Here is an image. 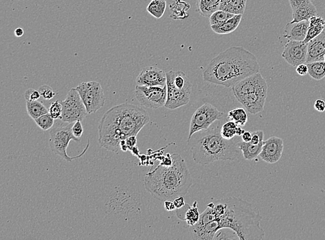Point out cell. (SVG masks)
<instances>
[{
	"label": "cell",
	"mask_w": 325,
	"mask_h": 240,
	"mask_svg": "<svg viewBox=\"0 0 325 240\" xmlns=\"http://www.w3.org/2000/svg\"><path fill=\"white\" fill-rule=\"evenodd\" d=\"M150 117L142 107L123 103L108 109L98 124V143L108 151L118 153L121 140L137 136Z\"/></svg>",
	"instance_id": "cell-1"
},
{
	"label": "cell",
	"mask_w": 325,
	"mask_h": 240,
	"mask_svg": "<svg viewBox=\"0 0 325 240\" xmlns=\"http://www.w3.org/2000/svg\"><path fill=\"white\" fill-rule=\"evenodd\" d=\"M257 57L242 47H231L211 60L203 73L210 84L232 87L239 81L259 72Z\"/></svg>",
	"instance_id": "cell-2"
},
{
	"label": "cell",
	"mask_w": 325,
	"mask_h": 240,
	"mask_svg": "<svg viewBox=\"0 0 325 240\" xmlns=\"http://www.w3.org/2000/svg\"><path fill=\"white\" fill-rule=\"evenodd\" d=\"M172 156V166L158 165L144 178L148 192L160 202L186 195L193 185L191 174L181 155L174 153Z\"/></svg>",
	"instance_id": "cell-3"
},
{
	"label": "cell",
	"mask_w": 325,
	"mask_h": 240,
	"mask_svg": "<svg viewBox=\"0 0 325 240\" xmlns=\"http://www.w3.org/2000/svg\"><path fill=\"white\" fill-rule=\"evenodd\" d=\"M226 210L221 216L215 218L219 230H232L241 240L265 239L261 227L262 218L257 209L249 202L236 197L223 198Z\"/></svg>",
	"instance_id": "cell-4"
},
{
	"label": "cell",
	"mask_w": 325,
	"mask_h": 240,
	"mask_svg": "<svg viewBox=\"0 0 325 240\" xmlns=\"http://www.w3.org/2000/svg\"><path fill=\"white\" fill-rule=\"evenodd\" d=\"M223 120L215 122L214 126L211 125L208 130L199 132L191 142L193 159L198 164L205 166L217 161H234L239 157L238 141L225 139L221 136Z\"/></svg>",
	"instance_id": "cell-5"
},
{
	"label": "cell",
	"mask_w": 325,
	"mask_h": 240,
	"mask_svg": "<svg viewBox=\"0 0 325 240\" xmlns=\"http://www.w3.org/2000/svg\"><path fill=\"white\" fill-rule=\"evenodd\" d=\"M167 99L165 107L173 110L189 103L192 85L187 75L181 71L167 72Z\"/></svg>",
	"instance_id": "cell-6"
},
{
	"label": "cell",
	"mask_w": 325,
	"mask_h": 240,
	"mask_svg": "<svg viewBox=\"0 0 325 240\" xmlns=\"http://www.w3.org/2000/svg\"><path fill=\"white\" fill-rule=\"evenodd\" d=\"M74 123V122H73ZM73 123L64 127H54L50 132L49 138V147L54 154L58 155L62 159H65L67 162H72L73 160L78 159L85 154L89 148L90 141L88 140V145L83 150V153L75 156H70L67 154V149L69 143L71 140H75L76 143H80V138H77L72 132Z\"/></svg>",
	"instance_id": "cell-7"
},
{
	"label": "cell",
	"mask_w": 325,
	"mask_h": 240,
	"mask_svg": "<svg viewBox=\"0 0 325 240\" xmlns=\"http://www.w3.org/2000/svg\"><path fill=\"white\" fill-rule=\"evenodd\" d=\"M226 113L218 110L210 103L203 104L192 116L187 142L195 134L208 130L215 122L226 119Z\"/></svg>",
	"instance_id": "cell-8"
},
{
	"label": "cell",
	"mask_w": 325,
	"mask_h": 240,
	"mask_svg": "<svg viewBox=\"0 0 325 240\" xmlns=\"http://www.w3.org/2000/svg\"><path fill=\"white\" fill-rule=\"evenodd\" d=\"M76 88L88 114L95 113L104 105L106 96L102 86L98 82H85L80 83Z\"/></svg>",
	"instance_id": "cell-9"
},
{
	"label": "cell",
	"mask_w": 325,
	"mask_h": 240,
	"mask_svg": "<svg viewBox=\"0 0 325 240\" xmlns=\"http://www.w3.org/2000/svg\"><path fill=\"white\" fill-rule=\"evenodd\" d=\"M60 103L62 107L61 120L63 122L73 123L77 120L82 121L88 114L76 88H72L67 93L65 100Z\"/></svg>",
	"instance_id": "cell-10"
},
{
	"label": "cell",
	"mask_w": 325,
	"mask_h": 240,
	"mask_svg": "<svg viewBox=\"0 0 325 240\" xmlns=\"http://www.w3.org/2000/svg\"><path fill=\"white\" fill-rule=\"evenodd\" d=\"M135 97L139 103L147 108L158 109L165 105L167 99V86H136Z\"/></svg>",
	"instance_id": "cell-11"
},
{
	"label": "cell",
	"mask_w": 325,
	"mask_h": 240,
	"mask_svg": "<svg viewBox=\"0 0 325 240\" xmlns=\"http://www.w3.org/2000/svg\"><path fill=\"white\" fill-rule=\"evenodd\" d=\"M307 52L308 43L303 41L289 40L285 45L282 56L289 65L297 67L306 63Z\"/></svg>",
	"instance_id": "cell-12"
},
{
	"label": "cell",
	"mask_w": 325,
	"mask_h": 240,
	"mask_svg": "<svg viewBox=\"0 0 325 240\" xmlns=\"http://www.w3.org/2000/svg\"><path fill=\"white\" fill-rule=\"evenodd\" d=\"M234 96L244 95L257 91H268V84L260 73L246 78L232 86Z\"/></svg>",
	"instance_id": "cell-13"
},
{
	"label": "cell",
	"mask_w": 325,
	"mask_h": 240,
	"mask_svg": "<svg viewBox=\"0 0 325 240\" xmlns=\"http://www.w3.org/2000/svg\"><path fill=\"white\" fill-rule=\"evenodd\" d=\"M137 86H167V73L156 67L149 66L142 70L136 78Z\"/></svg>",
	"instance_id": "cell-14"
},
{
	"label": "cell",
	"mask_w": 325,
	"mask_h": 240,
	"mask_svg": "<svg viewBox=\"0 0 325 240\" xmlns=\"http://www.w3.org/2000/svg\"><path fill=\"white\" fill-rule=\"evenodd\" d=\"M283 150L284 140L280 137H271L264 140L259 156L265 162L275 163L282 157Z\"/></svg>",
	"instance_id": "cell-15"
},
{
	"label": "cell",
	"mask_w": 325,
	"mask_h": 240,
	"mask_svg": "<svg viewBox=\"0 0 325 240\" xmlns=\"http://www.w3.org/2000/svg\"><path fill=\"white\" fill-rule=\"evenodd\" d=\"M267 94L268 91H257L235 98L249 113L257 114L264 110Z\"/></svg>",
	"instance_id": "cell-16"
},
{
	"label": "cell",
	"mask_w": 325,
	"mask_h": 240,
	"mask_svg": "<svg viewBox=\"0 0 325 240\" xmlns=\"http://www.w3.org/2000/svg\"><path fill=\"white\" fill-rule=\"evenodd\" d=\"M325 55V32L312 39L308 43L306 63L324 61Z\"/></svg>",
	"instance_id": "cell-17"
},
{
	"label": "cell",
	"mask_w": 325,
	"mask_h": 240,
	"mask_svg": "<svg viewBox=\"0 0 325 240\" xmlns=\"http://www.w3.org/2000/svg\"><path fill=\"white\" fill-rule=\"evenodd\" d=\"M309 20L300 22H289L286 25L284 31V37L288 40L304 41L307 34Z\"/></svg>",
	"instance_id": "cell-18"
},
{
	"label": "cell",
	"mask_w": 325,
	"mask_h": 240,
	"mask_svg": "<svg viewBox=\"0 0 325 240\" xmlns=\"http://www.w3.org/2000/svg\"><path fill=\"white\" fill-rule=\"evenodd\" d=\"M242 19V15H235L231 18L220 24L211 26V30L218 35H227L237 29Z\"/></svg>",
	"instance_id": "cell-19"
},
{
	"label": "cell",
	"mask_w": 325,
	"mask_h": 240,
	"mask_svg": "<svg viewBox=\"0 0 325 240\" xmlns=\"http://www.w3.org/2000/svg\"><path fill=\"white\" fill-rule=\"evenodd\" d=\"M170 8L172 11L170 17L174 20L185 19L190 16L188 11L191 9V6L184 0H173Z\"/></svg>",
	"instance_id": "cell-20"
},
{
	"label": "cell",
	"mask_w": 325,
	"mask_h": 240,
	"mask_svg": "<svg viewBox=\"0 0 325 240\" xmlns=\"http://www.w3.org/2000/svg\"><path fill=\"white\" fill-rule=\"evenodd\" d=\"M325 20L321 16H313L309 19V27H308L307 34L306 38L303 41L305 43H308L312 40L324 32Z\"/></svg>",
	"instance_id": "cell-21"
},
{
	"label": "cell",
	"mask_w": 325,
	"mask_h": 240,
	"mask_svg": "<svg viewBox=\"0 0 325 240\" xmlns=\"http://www.w3.org/2000/svg\"><path fill=\"white\" fill-rule=\"evenodd\" d=\"M264 141L261 142L259 144L254 145L251 143V142L238 141V146L239 149L242 152L244 157L246 160L251 161L256 159L259 156L262 148H263Z\"/></svg>",
	"instance_id": "cell-22"
},
{
	"label": "cell",
	"mask_w": 325,
	"mask_h": 240,
	"mask_svg": "<svg viewBox=\"0 0 325 240\" xmlns=\"http://www.w3.org/2000/svg\"><path fill=\"white\" fill-rule=\"evenodd\" d=\"M221 0H197L196 11L201 16L210 18L216 11L219 10Z\"/></svg>",
	"instance_id": "cell-23"
},
{
	"label": "cell",
	"mask_w": 325,
	"mask_h": 240,
	"mask_svg": "<svg viewBox=\"0 0 325 240\" xmlns=\"http://www.w3.org/2000/svg\"><path fill=\"white\" fill-rule=\"evenodd\" d=\"M292 11H293V20L290 22L291 23L309 20L313 16H318L316 6L313 3Z\"/></svg>",
	"instance_id": "cell-24"
},
{
	"label": "cell",
	"mask_w": 325,
	"mask_h": 240,
	"mask_svg": "<svg viewBox=\"0 0 325 240\" xmlns=\"http://www.w3.org/2000/svg\"><path fill=\"white\" fill-rule=\"evenodd\" d=\"M246 3L247 0H221L219 9L234 15H243Z\"/></svg>",
	"instance_id": "cell-25"
},
{
	"label": "cell",
	"mask_w": 325,
	"mask_h": 240,
	"mask_svg": "<svg viewBox=\"0 0 325 240\" xmlns=\"http://www.w3.org/2000/svg\"><path fill=\"white\" fill-rule=\"evenodd\" d=\"M27 114L31 119L36 120L44 114L49 113V109L38 101H28L26 102Z\"/></svg>",
	"instance_id": "cell-26"
},
{
	"label": "cell",
	"mask_w": 325,
	"mask_h": 240,
	"mask_svg": "<svg viewBox=\"0 0 325 240\" xmlns=\"http://www.w3.org/2000/svg\"><path fill=\"white\" fill-rule=\"evenodd\" d=\"M185 206H186V210H185L184 221L186 222L188 226H194L199 221L200 217H201V213L198 208V202L195 201L191 206L187 204Z\"/></svg>",
	"instance_id": "cell-27"
},
{
	"label": "cell",
	"mask_w": 325,
	"mask_h": 240,
	"mask_svg": "<svg viewBox=\"0 0 325 240\" xmlns=\"http://www.w3.org/2000/svg\"><path fill=\"white\" fill-rule=\"evenodd\" d=\"M308 75L316 81H321L325 77V62L317 61L307 63Z\"/></svg>",
	"instance_id": "cell-28"
},
{
	"label": "cell",
	"mask_w": 325,
	"mask_h": 240,
	"mask_svg": "<svg viewBox=\"0 0 325 240\" xmlns=\"http://www.w3.org/2000/svg\"><path fill=\"white\" fill-rule=\"evenodd\" d=\"M166 8H167L166 1L152 0L148 5L147 10L148 12L156 19H160L165 14Z\"/></svg>",
	"instance_id": "cell-29"
},
{
	"label": "cell",
	"mask_w": 325,
	"mask_h": 240,
	"mask_svg": "<svg viewBox=\"0 0 325 240\" xmlns=\"http://www.w3.org/2000/svg\"><path fill=\"white\" fill-rule=\"evenodd\" d=\"M228 117L241 127L245 126L248 122V114L245 109L241 107L229 111L228 113Z\"/></svg>",
	"instance_id": "cell-30"
},
{
	"label": "cell",
	"mask_w": 325,
	"mask_h": 240,
	"mask_svg": "<svg viewBox=\"0 0 325 240\" xmlns=\"http://www.w3.org/2000/svg\"><path fill=\"white\" fill-rule=\"evenodd\" d=\"M238 125L232 120H228L227 122H223L221 128V136L225 139L231 140L236 136V130Z\"/></svg>",
	"instance_id": "cell-31"
},
{
	"label": "cell",
	"mask_w": 325,
	"mask_h": 240,
	"mask_svg": "<svg viewBox=\"0 0 325 240\" xmlns=\"http://www.w3.org/2000/svg\"><path fill=\"white\" fill-rule=\"evenodd\" d=\"M234 14L228 13L227 11H223V10H218L216 12L211 15L210 17V25H214V24H220L231 18Z\"/></svg>",
	"instance_id": "cell-32"
},
{
	"label": "cell",
	"mask_w": 325,
	"mask_h": 240,
	"mask_svg": "<svg viewBox=\"0 0 325 240\" xmlns=\"http://www.w3.org/2000/svg\"><path fill=\"white\" fill-rule=\"evenodd\" d=\"M54 120L55 119L48 113L41 116V117H38V118L34 120H35L38 126L42 129V130H44V131H47V130H50L53 127Z\"/></svg>",
	"instance_id": "cell-33"
},
{
	"label": "cell",
	"mask_w": 325,
	"mask_h": 240,
	"mask_svg": "<svg viewBox=\"0 0 325 240\" xmlns=\"http://www.w3.org/2000/svg\"><path fill=\"white\" fill-rule=\"evenodd\" d=\"M49 113L54 119H61L62 114L61 103L58 101L52 103L49 108Z\"/></svg>",
	"instance_id": "cell-34"
},
{
	"label": "cell",
	"mask_w": 325,
	"mask_h": 240,
	"mask_svg": "<svg viewBox=\"0 0 325 240\" xmlns=\"http://www.w3.org/2000/svg\"><path fill=\"white\" fill-rule=\"evenodd\" d=\"M39 91H40L41 96L45 100H51L53 99L56 94L53 89L47 85L41 86Z\"/></svg>",
	"instance_id": "cell-35"
},
{
	"label": "cell",
	"mask_w": 325,
	"mask_h": 240,
	"mask_svg": "<svg viewBox=\"0 0 325 240\" xmlns=\"http://www.w3.org/2000/svg\"><path fill=\"white\" fill-rule=\"evenodd\" d=\"M40 93L39 90L34 89H29L24 93V98L26 101H36L38 100L40 98Z\"/></svg>",
	"instance_id": "cell-36"
},
{
	"label": "cell",
	"mask_w": 325,
	"mask_h": 240,
	"mask_svg": "<svg viewBox=\"0 0 325 240\" xmlns=\"http://www.w3.org/2000/svg\"><path fill=\"white\" fill-rule=\"evenodd\" d=\"M72 132L77 138H80L82 137L83 133V127L80 120H77L74 122L72 127Z\"/></svg>",
	"instance_id": "cell-37"
},
{
	"label": "cell",
	"mask_w": 325,
	"mask_h": 240,
	"mask_svg": "<svg viewBox=\"0 0 325 240\" xmlns=\"http://www.w3.org/2000/svg\"><path fill=\"white\" fill-rule=\"evenodd\" d=\"M311 3H312L311 0H289L290 6L292 10L303 7Z\"/></svg>",
	"instance_id": "cell-38"
},
{
	"label": "cell",
	"mask_w": 325,
	"mask_h": 240,
	"mask_svg": "<svg viewBox=\"0 0 325 240\" xmlns=\"http://www.w3.org/2000/svg\"><path fill=\"white\" fill-rule=\"evenodd\" d=\"M264 137V133L262 130H257L252 132V139H251V143L254 145L259 144L261 142L263 141Z\"/></svg>",
	"instance_id": "cell-39"
},
{
	"label": "cell",
	"mask_w": 325,
	"mask_h": 240,
	"mask_svg": "<svg viewBox=\"0 0 325 240\" xmlns=\"http://www.w3.org/2000/svg\"><path fill=\"white\" fill-rule=\"evenodd\" d=\"M296 72L300 76H306L308 73V65H305V63L300 64L296 67Z\"/></svg>",
	"instance_id": "cell-40"
},
{
	"label": "cell",
	"mask_w": 325,
	"mask_h": 240,
	"mask_svg": "<svg viewBox=\"0 0 325 240\" xmlns=\"http://www.w3.org/2000/svg\"><path fill=\"white\" fill-rule=\"evenodd\" d=\"M314 109L319 112H323L325 111V101L323 99H318L314 103Z\"/></svg>",
	"instance_id": "cell-41"
},
{
	"label": "cell",
	"mask_w": 325,
	"mask_h": 240,
	"mask_svg": "<svg viewBox=\"0 0 325 240\" xmlns=\"http://www.w3.org/2000/svg\"><path fill=\"white\" fill-rule=\"evenodd\" d=\"M173 202L176 209L181 208L182 207H183L186 204L184 196H180V197H176V198L174 199Z\"/></svg>",
	"instance_id": "cell-42"
},
{
	"label": "cell",
	"mask_w": 325,
	"mask_h": 240,
	"mask_svg": "<svg viewBox=\"0 0 325 240\" xmlns=\"http://www.w3.org/2000/svg\"><path fill=\"white\" fill-rule=\"evenodd\" d=\"M126 141L128 148H129V150H130L131 148H134V146H136V145H137V136H131L128 137L127 138H126Z\"/></svg>",
	"instance_id": "cell-43"
},
{
	"label": "cell",
	"mask_w": 325,
	"mask_h": 240,
	"mask_svg": "<svg viewBox=\"0 0 325 240\" xmlns=\"http://www.w3.org/2000/svg\"><path fill=\"white\" fill-rule=\"evenodd\" d=\"M165 202V208L167 211H173L175 210L176 208H175V205L173 201L172 200H167Z\"/></svg>",
	"instance_id": "cell-44"
},
{
	"label": "cell",
	"mask_w": 325,
	"mask_h": 240,
	"mask_svg": "<svg viewBox=\"0 0 325 240\" xmlns=\"http://www.w3.org/2000/svg\"><path fill=\"white\" fill-rule=\"evenodd\" d=\"M241 138H242L243 141L244 142L251 141V139H252V133L249 131H245L244 132V133L241 135Z\"/></svg>",
	"instance_id": "cell-45"
},
{
	"label": "cell",
	"mask_w": 325,
	"mask_h": 240,
	"mask_svg": "<svg viewBox=\"0 0 325 240\" xmlns=\"http://www.w3.org/2000/svg\"><path fill=\"white\" fill-rule=\"evenodd\" d=\"M15 35L16 37H22L24 35V30L22 28L18 27L15 30Z\"/></svg>",
	"instance_id": "cell-46"
},
{
	"label": "cell",
	"mask_w": 325,
	"mask_h": 240,
	"mask_svg": "<svg viewBox=\"0 0 325 240\" xmlns=\"http://www.w3.org/2000/svg\"><path fill=\"white\" fill-rule=\"evenodd\" d=\"M120 150L123 152H126L129 150L127 144H126V139L121 140L120 142Z\"/></svg>",
	"instance_id": "cell-47"
},
{
	"label": "cell",
	"mask_w": 325,
	"mask_h": 240,
	"mask_svg": "<svg viewBox=\"0 0 325 240\" xmlns=\"http://www.w3.org/2000/svg\"><path fill=\"white\" fill-rule=\"evenodd\" d=\"M130 151L131 152V153H132L133 155H134V156H137V157H139V150L137 146H134V148H131V150H130Z\"/></svg>",
	"instance_id": "cell-48"
},
{
	"label": "cell",
	"mask_w": 325,
	"mask_h": 240,
	"mask_svg": "<svg viewBox=\"0 0 325 240\" xmlns=\"http://www.w3.org/2000/svg\"><path fill=\"white\" fill-rule=\"evenodd\" d=\"M245 130L240 126V125H238L237 130H236V136L241 137V135L244 133Z\"/></svg>",
	"instance_id": "cell-49"
},
{
	"label": "cell",
	"mask_w": 325,
	"mask_h": 240,
	"mask_svg": "<svg viewBox=\"0 0 325 240\" xmlns=\"http://www.w3.org/2000/svg\"><path fill=\"white\" fill-rule=\"evenodd\" d=\"M159 1H166V0H159Z\"/></svg>",
	"instance_id": "cell-50"
},
{
	"label": "cell",
	"mask_w": 325,
	"mask_h": 240,
	"mask_svg": "<svg viewBox=\"0 0 325 240\" xmlns=\"http://www.w3.org/2000/svg\"><path fill=\"white\" fill-rule=\"evenodd\" d=\"M324 61L325 62V58H324Z\"/></svg>",
	"instance_id": "cell-51"
}]
</instances>
